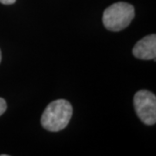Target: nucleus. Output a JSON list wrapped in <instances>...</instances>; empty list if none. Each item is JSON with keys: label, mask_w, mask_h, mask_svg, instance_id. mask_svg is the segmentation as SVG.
<instances>
[{"label": "nucleus", "mask_w": 156, "mask_h": 156, "mask_svg": "<svg viewBox=\"0 0 156 156\" xmlns=\"http://www.w3.org/2000/svg\"><path fill=\"white\" fill-rule=\"evenodd\" d=\"M6 108H7V104L5 100L0 97V116L6 111Z\"/></svg>", "instance_id": "nucleus-5"}, {"label": "nucleus", "mask_w": 156, "mask_h": 156, "mask_svg": "<svg viewBox=\"0 0 156 156\" xmlns=\"http://www.w3.org/2000/svg\"><path fill=\"white\" fill-rule=\"evenodd\" d=\"M134 17V6L125 2H118L108 6L104 11L102 23L107 30L120 31L127 28Z\"/></svg>", "instance_id": "nucleus-2"}, {"label": "nucleus", "mask_w": 156, "mask_h": 156, "mask_svg": "<svg viewBox=\"0 0 156 156\" xmlns=\"http://www.w3.org/2000/svg\"><path fill=\"white\" fill-rule=\"evenodd\" d=\"M72 114L70 102L64 99H58L46 107L41 116V124L50 132H58L67 127Z\"/></svg>", "instance_id": "nucleus-1"}, {"label": "nucleus", "mask_w": 156, "mask_h": 156, "mask_svg": "<svg viewBox=\"0 0 156 156\" xmlns=\"http://www.w3.org/2000/svg\"><path fill=\"white\" fill-rule=\"evenodd\" d=\"M136 115L142 122L152 126L156 122V96L148 90H139L134 97Z\"/></svg>", "instance_id": "nucleus-3"}, {"label": "nucleus", "mask_w": 156, "mask_h": 156, "mask_svg": "<svg viewBox=\"0 0 156 156\" xmlns=\"http://www.w3.org/2000/svg\"><path fill=\"white\" fill-rule=\"evenodd\" d=\"M1 60H2V54H1V50H0V62H1Z\"/></svg>", "instance_id": "nucleus-7"}, {"label": "nucleus", "mask_w": 156, "mask_h": 156, "mask_svg": "<svg viewBox=\"0 0 156 156\" xmlns=\"http://www.w3.org/2000/svg\"><path fill=\"white\" fill-rule=\"evenodd\" d=\"M133 55L142 60H154L156 58V36L148 35L136 43L133 49Z\"/></svg>", "instance_id": "nucleus-4"}, {"label": "nucleus", "mask_w": 156, "mask_h": 156, "mask_svg": "<svg viewBox=\"0 0 156 156\" xmlns=\"http://www.w3.org/2000/svg\"><path fill=\"white\" fill-rule=\"evenodd\" d=\"M15 2H16V0H0V3H1V4H3V5H12V4H14Z\"/></svg>", "instance_id": "nucleus-6"}]
</instances>
